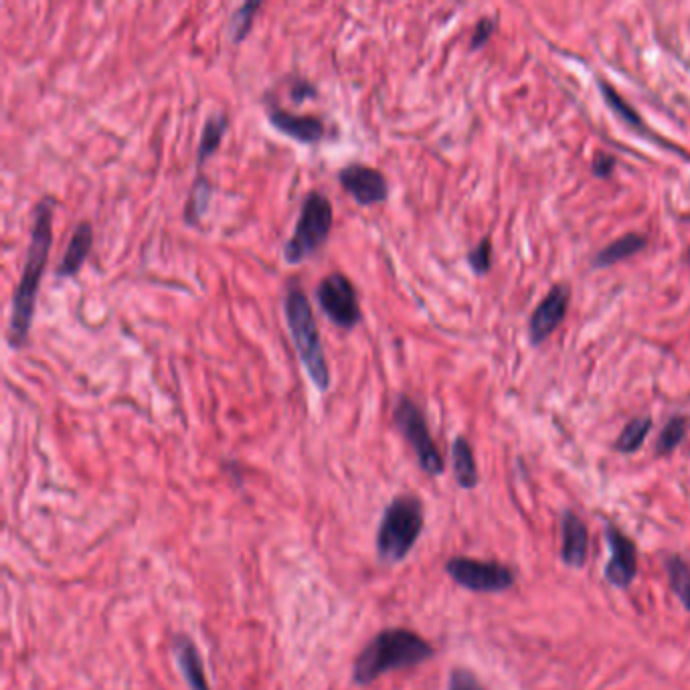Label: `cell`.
<instances>
[{
    "label": "cell",
    "mask_w": 690,
    "mask_h": 690,
    "mask_svg": "<svg viewBox=\"0 0 690 690\" xmlns=\"http://www.w3.org/2000/svg\"><path fill=\"white\" fill-rule=\"evenodd\" d=\"M53 205L51 197H45L37 203L33 211V227H31V241L25 257L23 274L19 286L13 294L11 304V320H9V344L13 349H23L29 342L35 310H37V296L43 280V272L49 260L51 245H53Z\"/></svg>",
    "instance_id": "cell-1"
},
{
    "label": "cell",
    "mask_w": 690,
    "mask_h": 690,
    "mask_svg": "<svg viewBox=\"0 0 690 690\" xmlns=\"http://www.w3.org/2000/svg\"><path fill=\"white\" fill-rule=\"evenodd\" d=\"M434 654V646L411 630H383L355 658L353 682L357 686H369L393 670L419 666L434 658Z\"/></svg>",
    "instance_id": "cell-2"
},
{
    "label": "cell",
    "mask_w": 690,
    "mask_h": 690,
    "mask_svg": "<svg viewBox=\"0 0 690 690\" xmlns=\"http://www.w3.org/2000/svg\"><path fill=\"white\" fill-rule=\"evenodd\" d=\"M284 314L294 340L296 353L312 385L324 393L330 389V367L320 340L318 324L306 292L298 284H290L284 298Z\"/></svg>",
    "instance_id": "cell-3"
},
{
    "label": "cell",
    "mask_w": 690,
    "mask_h": 690,
    "mask_svg": "<svg viewBox=\"0 0 690 690\" xmlns=\"http://www.w3.org/2000/svg\"><path fill=\"white\" fill-rule=\"evenodd\" d=\"M425 523L423 502L415 494L395 496L379 523L377 555L383 563H401L415 547Z\"/></svg>",
    "instance_id": "cell-4"
},
{
    "label": "cell",
    "mask_w": 690,
    "mask_h": 690,
    "mask_svg": "<svg viewBox=\"0 0 690 690\" xmlns=\"http://www.w3.org/2000/svg\"><path fill=\"white\" fill-rule=\"evenodd\" d=\"M334 223L332 203L320 191H310L300 207L294 235L284 245V260L298 266L312 257L328 239Z\"/></svg>",
    "instance_id": "cell-5"
},
{
    "label": "cell",
    "mask_w": 690,
    "mask_h": 690,
    "mask_svg": "<svg viewBox=\"0 0 690 690\" xmlns=\"http://www.w3.org/2000/svg\"><path fill=\"white\" fill-rule=\"evenodd\" d=\"M393 423L399 429V434L405 438L409 448L413 450L419 468L429 474V476H440L444 474V458L429 434V427L425 421L423 411L419 405L407 397L399 395L393 407Z\"/></svg>",
    "instance_id": "cell-6"
},
{
    "label": "cell",
    "mask_w": 690,
    "mask_h": 690,
    "mask_svg": "<svg viewBox=\"0 0 690 690\" xmlns=\"http://www.w3.org/2000/svg\"><path fill=\"white\" fill-rule=\"evenodd\" d=\"M316 302L322 314L338 328L353 330L361 322L359 294L344 274H330L316 286Z\"/></svg>",
    "instance_id": "cell-7"
},
{
    "label": "cell",
    "mask_w": 690,
    "mask_h": 690,
    "mask_svg": "<svg viewBox=\"0 0 690 690\" xmlns=\"http://www.w3.org/2000/svg\"><path fill=\"white\" fill-rule=\"evenodd\" d=\"M446 573L454 583L474 593H502L514 585V573L494 561L452 557L446 563Z\"/></svg>",
    "instance_id": "cell-8"
},
{
    "label": "cell",
    "mask_w": 690,
    "mask_h": 690,
    "mask_svg": "<svg viewBox=\"0 0 690 690\" xmlns=\"http://www.w3.org/2000/svg\"><path fill=\"white\" fill-rule=\"evenodd\" d=\"M336 179L361 207H373L389 199V183L383 172L373 166L359 162L347 164L338 170Z\"/></svg>",
    "instance_id": "cell-9"
},
{
    "label": "cell",
    "mask_w": 690,
    "mask_h": 690,
    "mask_svg": "<svg viewBox=\"0 0 690 690\" xmlns=\"http://www.w3.org/2000/svg\"><path fill=\"white\" fill-rule=\"evenodd\" d=\"M606 543L610 549V563L606 565V581L618 589L628 587L638 575V551L632 539L618 527H606Z\"/></svg>",
    "instance_id": "cell-10"
},
{
    "label": "cell",
    "mask_w": 690,
    "mask_h": 690,
    "mask_svg": "<svg viewBox=\"0 0 690 690\" xmlns=\"http://www.w3.org/2000/svg\"><path fill=\"white\" fill-rule=\"evenodd\" d=\"M569 298H571L569 288L559 284L537 306V310L533 312L531 322H529V336H531L533 344H541L559 328V324L563 322V318L567 314Z\"/></svg>",
    "instance_id": "cell-11"
},
{
    "label": "cell",
    "mask_w": 690,
    "mask_h": 690,
    "mask_svg": "<svg viewBox=\"0 0 690 690\" xmlns=\"http://www.w3.org/2000/svg\"><path fill=\"white\" fill-rule=\"evenodd\" d=\"M268 122L280 134L306 146L318 144L324 138V122L318 116L292 114L280 106H274L268 110Z\"/></svg>",
    "instance_id": "cell-12"
},
{
    "label": "cell",
    "mask_w": 690,
    "mask_h": 690,
    "mask_svg": "<svg viewBox=\"0 0 690 690\" xmlns=\"http://www.w3.org/2000/svg\"><path fill=\"white\" fill-rule=\"evenodd\" d=\"M589 555V531L581 516L573 510L561 514V559L567 567L579 569L587 563Z\"/></svg>",
    "instance_id": "cell-13"
},
{
    "label": "cell",
    "mask_w": 690,
    "mask_h": 690,
    "mask_svg": "<svg viewBox=\"0 0 690 690\" xmlns=\"http://www.w3.org/2000/svg\"><path fill=\"white\" fill-rule=\"evenodd\" d=\"M92 247H94V227L90 221H81L69 239V245H67L61 262L55 270V276L57 278L77 276V272L83 268L85 260L90 257Z\"/></svg>",
    "instance_id": "cell-14"
},
{
    "label": "cell",
    "mask_w": 690,
    "mask_h": 690,
    "mask_svg": "<svg viewBox=\"0 0 690 690\" xmlns=\"http://www.w3.org/2000/svg\"><path fill=\"white\" fill-rule=\"evenodd\" d=\"M172 650H175L177 664L183 672V678H185L189 690H211L197 644L189 636L179 634L175 638V642H172Z\"/></svg>",
    "instance_id": "cell-15"
},
{
    "label": "cell",
    "mask_w": 690,
    "mask_h": 690,
    "mask_svg": "<svg viewBox=\"0 0 690 690\" xmlns=\"http://www.w3.org/2000/svg\"><path fill=\"white\" fill-rule=\"evenodd\" d=\"M646 247V237L640 233H628L620 239H616L614 243H610L608 247H603L593 260L595 268H610L614 264H620L628 257L636 255L640 249Z\"/></svg>",
    "instance_id": "cell-16"
},
{
    "label": "cell",
    "mask_w": 690,
    "mask_h": 690,
    "mask_svg": "<svg viewBox=\"0 0 690 690\" xmlns=\"http://www.w3.org/2000/svg\"><path fill=\"white\" fill-rule=\"evenodd\" d=\"M452 464H454V476L460 488L472 490L478 486V468L474 460V452L470 442L464 436H458L452 446Z\"/></svg>",
    "instance_id": "cell-17"
},
{
    "label": "cell",
    "mask_w": 690,
    "mask_h": 690,
    "mask_svg": "<svg viewBox=\"0 0 690 690\" xmlns=\"http://www.w3.org/2000/svg\"><path fill=\"white\" fill-rule=\"evenodd\" d=\"M227 128H229V116L223 112H217L205 120V126L201 130V138H199V146H197V166L199 168L219 150Z\"/></svg>",
    "instance_id": "cell-18"
},
{
    "label": "cell",
    "mask_w": 690,
    "mask_h": 690,
    "mask_svg": "<svg viewBox=\"0 0 690 690\" xmlns=\"http://www.w3.org/2000/svg\"><path fill=\"white\" fill-rule=\"evenodd\" d=\"M211 199H213V185L207 177L199 175L193 183V189H191V195H189V201L185 207V223L191 227L199 225L201 219L205 217V213L209 211Z\"/></svg>",
    "instance_id": "cell-19"
},
{
    "label": "cell",
    "mask_w": 690,
    "mask_h": 690,
    "mask_svg": "<svg viewBox=\"0 0 690 690\" xmlns=\"http://www.w3.org/2000/svg\"><path fill=\"white\" fill-rule=\"evenodd\" d=\"M599 90H601L603 98H606V104L612 108V112L618 114V118L624 120L626 126H630L632 130H636V132H640V134H644V136H648V138H652V140H656V136H652V134L648 132V128H646V124L642 122V118L628 106V102H624V98H620V96L616 94L614 88H610V85H606L603 81H599Z\"/></svg>",
    "instance_id": "cell-20"
},
{
    "label": "cell",
    "mask_w": 690,
    "mask_h": 690,
    "mask_svg": "<svg viewBox=\"0 0 690 690\" xmlns=\"http://www.w3.org/2000/svg\"><path fill=\"white\" fill-rule=\"evenodd\" d=\"M650 429H652V419L650 417H636L632 419L624 429H622V434L618 436L616 440V450L622 452V454H634L638 452L648 434H650Z\"/></svg>",
    "instance_id": "cell-21"
},
{
    "label": "cell",
    "mask_w": 690,
    "mask_h": 690,
    "mask_svg": "<svg viewBox=\"0 0 690 690\" xmlns=\"http://www.w3.org/2000/svg\"><path fill=\"white\" fill-rule=\"evenodd\" d=\"M666 573L672 591L680 599L684 610L690 612V567L678 555H672L666 559Z\"/></svg>",
    "instance_id": "cell-22"
},
{
    "label": "cell",
    "mask_w": 690,
    "mask_h": 690,
    "mask_svg": "<svg viewBox=\"0 0 690 690\" xmlns=\"http://www.w3.org/2000/svg\"><path fill=\"white\" fill-rule=\"evenodd\" d=\"M260 9H262V3H245V5L237 7V11L231 15L229 25H227V35H229V41L233 45H239L247 39L249 31L253 27L255 15Z\"/></svg>",
    "instance_id": "cell-23"
},
{
    "label": "cell",
    "mask_w": 690,
    "mask_h": 690,
    "mask_svg": "<svg viewBox=\"0 0 690 690\" xmlns=\"http://www.w3.org/2000/svg\"><path fill=\"white\" fill-rule=\"evenodd\" d=\"M686 429H688V421L682 415H674L666 421V425L662 427L658 442H656V454L658 456H666L672 454L684 440L686 436Z\"/></svg>",
    "instance_id": "cell-24"
},
{
    "label": "cell",
    "mask_w": 690,
    "mask_h": 690,
    "mask_svg": "<svg viewBox=\"0 0 690 690\" xmlns=\"http://www.w3.org/2000/svg\"><path fill=\"white\" fill-rule=\"evenodd\" d=\"M468 264L478 276H482L490 270V266H492V243L488 237H484L474 249H470Z\"/></svg>",
    "instance_id": "cell-25"
},
{
    "label": "cell",
    "mask_w": 690,
    "mask_h": 690,
    "mask_svg": "<svg viewBox=\"0 0 690 690\" xmlns=\"http://www.w3.org/2000/svg\"><path fill=\"white\" fill-rule=\"evenodd\" d=\"M448 690H484V686L470 670L456 668L448 678Z\"/></svg>",
    "instance_id": "cell-26"
},
{
    "label": "cell",
    "mask_w": 690,
    "mask_h": 690,
    "mask_svg": "<svg viewBox=\"0 0 690 690\" xmlns=\"http://www.w3.org/2000/svg\"><path fill=\"white\" fill-rule=\"evenodd\" d=\"M290 96H292V102H294L296 106H300L302 102L316 98V96H318V90H316V85H314L312 81H308V79H296V81L292 83V88H290Z\"/></svg>",
    "instance_id": "cell-27"
},
{
    "label": "cell",
    "mask_w": 690,
    "mask_h": 690,
    "mask_svg": "<svg viewBox=\"0 0 690 690\" xmlns=\"http://www.w3.org/2000/svg\"><path fill=\"white\" fill-rule=\"evenodd\" d=\"M494 27H496V23H494L492 19H482V21H478V25H476V29H474V35H472L470 47L476 51V49H480L482 45H486V43L490 41L492 33H494Z\"/></svg>",
    "instance_id": "cell-28"
},
{
    "label": "cell",
    "mask_w": 690,
    "mask_h": 690,
    "mask_svg": "<svg viewBox=\"0 0 690 690\" xmlns=\"http://www.w3.org/2000/svg\"><path fill=\"white\" fill-rule=\"evenodd\" d=\"M616 166V160L612 156H606V154H597L595 156V162H593V175L597 177H610L612 175V170Z\"/></svg>",
    "instance_id": "cell-29"
},
{
    "label": "cell",
    "mask_w": 690,
    "mask_h": 690,
    "mask_svg": "<svg viewBox=\"0 0 690 690\" xmlns=\"http://www.w3.org/2000/svg\"><path fill=\"white\" fill-rule=\"evenodd\" d=\"M686 262L690 264V249H688V255H686Z\"/></svg>",
    "instance_id": "cell-30"
}]
</instances>
